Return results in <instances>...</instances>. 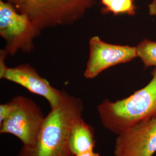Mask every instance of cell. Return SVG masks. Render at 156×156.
Listing matches in <instances>:
<instances>
[{
  "mask_svg": "<svg viewBox=\"0 0 156 156\" xmlns=\"http://www.w3.org/2000/svg\"><path fill=\"white\" fill-rule=\"evenodd\" d=\"M95 140L93 128L83 118L73 125L69 139V149L73 156L94 150Z\"/></svg>",
  "mask_w": 156,
  "mask_h": 156,
  "instance_id": "9c48e42d",
  "label": "cell"
},
{
  "mask_svg": "<svg viewBox=\"0 0 156 156\" xmlns=\"http://www.w3.org/2000/svg\"><path fill=\"white\" fill-rule=\"evenodd\" d=\"M102 5L101 13L104 15L112 13L114 16L127 15L134 16L136 13L135 0H100Z\"/></svg>",
  "mask_w": 156,
  "mask_h": 156,
  "instance_id": "30bf717a",
  "label": "cell"
},
{
  "mask_svg": "<svg viewBox=\"0 0 156 156\" xmlns=\"http://www.w3.org/2000/svg\"><path fill=\"white\" fill-rule=\"evenodd\" d=\"M82 100L64 91L62 98L51 108L35 145L23 146L17 156H73L69 139L73 125L83 118Z\"/></svg>",
  "mask_w": 156,
  "mask_h": 156,
  "instance_id": "6da1fadb",
  "label": "cell"
},
{
  "mask_svg": "<svg viewBox=\"0 0 156 156\" xmlns=\"http://www.w3.org/2000/svg\"><path fill=\"white\" fill-rule=\"evenodd\" d=\"M15 104L12 99L9 102L0 105V123L3 122L13 111Z\"/></svg>",
  "mask_w": 156,
  "mask_h": 156,
  "instance_id": "7c38bea8",
  "label": "cell"
},
{
  "mask_svg": "<svg viewBox=\"0 0 156 156\" xmlns=\"http://www.w3.org/2000/svg\"><path fill=\"white\" fill-rule=\"evenodd\" d=\"M89 46V56L83 73L87 79H94L106 69L137 57L136 47L108 43L98 36L90 39Z\"/></svg>",
  "mask_w": 156,
  "mask_h": 156,
  "instance_id": "52a82bcc",
  "label": "cell"
},
{
  "mask_svg": "<svg viewBox=\"0 0 156 156\" xmlns=\"http://www.w3.org/2000/svg\"><path fill=\"white\" fill-rule=\"evenodd\" d=\"M41 31L27 16L10 3L0 0V36L5 42L4 50L8 55H14L19 51H32L34 40Z\"/></svg>",
  "mask_w": 156,
  "mask_h": 156,
  "instance_id": "277c9868",
  "label": "cell"
},
{
  "mask_svg": "<svg viewBox=\"0 0 156 156\" xmlns=\"http://www.w3.org/2000/svg\"><path fill=\"white\" fill-rule=\"evenodd\" d=\"M12 100L15 109L0 123V134L12 135L23 146H32L37 140L45 116L36 102L28 97L16 95Z\"/></svg>",
  "mask_w": 156,
  "mask_h": 156,
  "instance_id": "5b68a950",
  "label": "cell"
},
{
  "mask_svg": "<svg viewBox=\"0 0 156 156\" xmlns=\"http://www.w3.org/2000/svg\"><path fill=\"white\" fill-rule=\"evenodd\" d=\"M149 14L154 16H156V0H152L151 3L148 5Z\"/></svg>",
  "mask_w": 156,
  "mask_h": 156,
  "instance_id": "4fadbf2b",
  "label": "cell"
},
{
  "mask_svg": "<svg viewBox=\"0 0 156 156\" xmlns=\"http://www.w3.org/2000/svg\"><path fill=\"white\" fill-rule=\"evenodd\" d=\"M150 82L128 97L116 101H102L97 111L101 123L119 135L142 122L156 118V68Z\"/></svg>",
  "mask_w": 156,
  "mask_h": 156,
  "instance_id": "7a4b0ae2",
  "label": "cell"
},
{
  "mask_svg": "<svg viewBox=\"0 0 156 156\" xmlns=\"http://www.w3.org/2000/svg\"><path fill=\"white\" fill-rule=\"evenodd\" d=\"M76 156H100L98 153L95 152L94 150L88 151L86 152L83 153L82 154H80L79 155Z\"/></svg>",
  "mask_w": 156,
  "mask_h": 156,
  "instance_id": "5bb4252c",
  "label": "cell"
},
{
  "mask_svg": "<svg viewBox=\"0 0 156 156\" xmlns=\"http://www.w3.org/2000/svg\"><path fill=\"white\" fill-rule=\"evenodd\" d=\"M42 31L71 26L82 19L98 0H4Z\"/></svg>",
  "mask_w": 156,
  "mask_h": 156,
  "instance_id": "3957f363",
  "label": "cell"
},
{
  "mask_svg": "<svg viewBox=\"0 0 156 156\" xmlns=\"http://www.w3.org/2000/svg\"><path fill=\"white\" fill-rule=\"evenodd\" d=\"M8 56L5 50H1V79L17 84L30 93L42 97L48 101L50 108H55L60 102L64 91L53 87L48 80L42 78L37 70L28 64L14 67H7L5 60Z\"/></svg>",
  "mask_w": 156,
  "mask_h": 156,
  "instance_id": "8992f818",
  "label": "cell"
},
{
  "mask_svg": "<svg viewBox=\"0 0 156 156\" xmlns=\"http://www.w3.org/2000/svg\"><path fill=\"white\" fill-rule=\"evenodd\" d=\"M156 152V118L139 123L117 136L115 156H153Z\"/></svg>",
  "mask_w": 156,
  "mask_h": 156,
  "instance_id": "ba28073f",
  "label": "cell"
},
{
  "mask_svg": "<svg viewBox=\"0 0 156 156\" xmlns=\"http://www.w3.org/2000/svg\"><path fill=\"white\" fill-rule=\"evenodd\" d=\"M136 48L137 57H139L145 67L156 68V42L144 39Z\"/></svg>",
  "mask_w": 156,
  "mask_h": 156,
  "instance_id": "8fae6325",
  "label": "cell"
}]
</instances>
